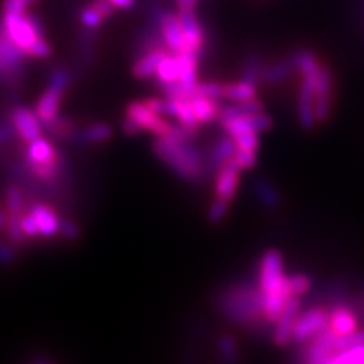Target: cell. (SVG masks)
<instances>
[{"label": "cell", "instance_id": "40", "mask_svg": "<svg viewBox=\"0 0 364 364\" xmlns=\"http://www.w3.org/2000/svg\"><path fill=\"white\" fill-rule=\"evenodd\" d=\"M164 136H168V139H173V140L181 141V143H188L190 144L193 140L196 139V129H190L187 127H182V124H179V127L170 124L168 132Z\"/></svg>", "mask_w": 364, "mask_h": 364}, {"label": "cell", "instance_id": "54", "mask_svg": "<svg viewBox=\"0 0 364 364\" xmlns=\"http://www.w3.org/2000/svg\"><path fill=\"white\" fill-rule=\"evenodd\" d=\"M5 223H6V215L2 210H0V228L5 226Z\"/></svg>", "mask_w": 364, "mask_h": 364}, {"label": "cell", "instance_id": "50", "mask_svg": "<svg viewBox=\"0 0 364 364\" xmlns=\"http://www.w3.org/2000/svg\"><path fill=\"white\" fill-rule=\"evenodd\" d=\"M122 128L124 131V134L128 135H139L143 129L139 123H136L134 119H131L129 116H127L123 119V123H122Z\"/></svg>", "mask_w": 364, "mask_h": 364}, {"label": "cell", "instance_id": "46", "mask_svg": "<svg viewBox=\"0 0 364 364\" xmlns=\"http://www.w3.org/2000/svg\"><path fill=\"white\" fill-rule=\"evenodd\" d=\"M20 225H21V230H23V232H25L26 237H37V235H40L38 225H37L36 219H33V215L31 213H25V214L21 215Z\"/></svg>", "mask_w": 364, "mask_h": 364}, {"label": "cell", "instance_id": "28", "mask_svg": "<svg viewBox=\"0 0 364 364\" xmlns=\"http://www.w3.org/2000/svg\"><path fill=\"white\" fill-rule=\"evenodd\" d=\"M41 127L50 135L56 136V139H60V140H70V136L76 131L73 120H70L68 117H64V116H61V117L56 116L52 120L43 122Z\"/></svg>", "mask_w": 364, "mask_h": 364}, {"label": "cell", "instance_id": "29", "mask_svg": "<svg viewBox=\"0 0 364 364\" xmlns=\"http://www.w3.org/2000/svg\"><path fill=\"white\" fill-rule=\"evenodd\" d=\"M255 96H257L255 84L240 81V82L223 85V97H226L231 102H245L249 99H254Z\"/></svg>", "mask_w": 364, "mask_h": 364}, {"label": "cell", "instance_id": "9", "mask_svg": "<svg viewBox=\"0 0 364 364\" xmlns=\"http://www.w3.org/2000/svg\"><path fill=\"white\" fill-rule=\"evenodd\" d=\"M301 313V302L299 298H290L281 314L275 321V328H273V341L278 346H287L291 341L293 326L296 322V317Z\"/></svg>", "mask_w": 364, "mask_h": 364}, {"label": "cell", "instance_id": "7", "mask_svg": "<svg viewBox=\"0 0 364 364\" xmlns=\"http://www.w3.org/2000/svg\"><path fill=\"white\" fill-rule=\"evenodd\" d=\"M336 338L337 336L329 328H325L322 333L306 341L304 360L310 364H328L336 355Z\"/></svg>", "mask_w": 364, "mask_h": 364}, {"label": "cell", "instance_id": "35", "mask_svg": "<svg viewBox=\"0 0 364 364\" xmlns=\"http://www.w3.org/2000/svg\"><path fill=\"white\" fill-rule=\"evenodd\" d=\"M261 72H263V63L258 58V56H250L246 60L243 73H242V81L250 82V84H258L261 81Z\"/></svg>", "mask_w": 364, "mask_h": 364}, {"label": "cell", "instance_id": "33", "mask_svg": "<svg viewBox=\"0 0 364 364\" xmlns=\"http://www.w3.org/2000/svg\"><path fill=\"white\" fill-rule=\"evenodd\" d=\"M328 364H364V345H357L338 352Z\"/></svg>", "mask_w": 364, "mask_h": 364}, {"label": "cell", "instance_id": "31", "mask_svg": "<svg viewBox=\"0 0 364 364\" xmlns=\"http://www.w3.org/2000/svg\"><path fill=\"white\" fill-rule=\"evenodd\" d=\"M254 190H255L257 198L263 202L267 208H277L281 203L279 193L270 184V182L264 179H257L254 184Z\"/></svg>", "mask_w": 364, "mask_h": 364}, {"label": "cell", "instance_id": "53", "mask_svg": "<svg viewBox=\"0 0 364 364\" xmlns=\"http://www.w3.org/2000/svg\"><path fill=\"white\" fill-rule=\"evenodd\" d=\"M179 11H195L198 0H176Z\"/></svg>", "mask_w": 364, "mask_h": 364}, {"label": "cell", "instance_id": "52", "mask_svg": "<svg viewBox=\"0 0 364 364\" xmlns=\"http://www.w3.org/2000/svg\"><path fill=\"white\" fill-rule=\"evenodd\" d=\"M109 2L114 5V8L129 11V9H132L135 6L136 0H109Z\"/></svg>", "mask_w": 364, "mask_h": 364}, {"label": "cell", "instance_id": "51", "mask_svg": "<svg viewBox=\"0 0 364 364\" xmlns=\"http://www.w3.org/2000/svg\"><path fill=\"white\" fill-rule=\"evenodd\" d=\"M16 258L14 249L8 245H0V263L8 264Z\"/></svg>", "mask_w": 364, "mask_h": 364}, {"label": "cell", "instance_id": "47", "mask_svg": "<svg viewBox=\"0 0 364 364\" xmlns=\"http://www.w3.org/2000/svg\"><path fill=\"white\" fill-rule=\"evenodd\" d=\"M60 232L68 238V240H76V238L79 237V228L76 226V223H73L72 220L68 219H61L60 220Z\"/></svg>", "mask_w": 364, "mask_h": 364}, {"label": "cell", "instance_id": "39", "mask_svg": "<svg viewBox=\"0 0 364 364\" xmlns=\"http://www.w3.org/2000/svg\"><path fill=\"white\" fill-rule=\"evenodd\" d=\"M234 143H235V149H242V151H250V152H257L258 149V134L257 132H243V134H237L232 136Z\"/></svg>", "mask_w": 364, "mask_h": 364}, {"label": "cell", "instance_id": "34", "mask_svg": "<svg viewBox=\"0 0 364 364\" xmlns=\"http://www.w3.org/2000/svg\"><path fill=\"white\" fill-rule=\"evenodd\" d=\"M6 208L9 214H25V195L20 187L11 186L6 190Z\"/></svg>", "mask_w": 364, "mask_h": 364}, {"label": "cell", "instance_id": "44", "mask_svg": "<svg viewBox=\"0 0 364 364\" xmlns=\"http://www.w3.org/2000/svg\"><path fill=\"white\" fill-rule=\"evenodd\" d=\"M232 159L235 161V164L240 167V170L250 168V167H254L257 163V152L235 149Z\"/></svg>", "mask_w": 364, "mask_h": 364}, {"label": "cell", "instance_id": "6", "mask_svg": "<svg viewBox=\"0 0 364 364\" xmlns=\"http://www.w3.org/2000/svg\"><path fill=\"white\" fill-rule=\"evenodd\" d=\"M328 322L329 313L322 306H313V309L305 310L296 317L291 340L296 341V343L304 345L318 333H322L325 328H328Z\"/></svg>", "mask_w": 364, "mask_h": 364}, {"label": "cell", "instance_id": "21", "mask_svg": "<svg viewBox=\"0 0 364 364\" xmlns=\"http://www.w3.org/2000/svg\"><path fill=\"white\" fill-rule=\"evenodd\" d=\"M178 61H179V82L188 90H195L198 84V60L199 55L191 52H178Z\"/></svg>", "mask_w": 364, "mask_h": 364}, {"label": "cell", "instance_id": "10", "mask_svg": "<svg viewBox=\"0 0 364 364\" xmlns=\"http://www.w3.org/2000/svg\"><path fill=\"white\" fill-rule=\"evenodd\" d=\"M127 116L139 123L141 129L151 131L156 136H164L168 132L170 123H167L163 116H158V114L147 108L144 102H131L127 107Z\"/></svg>", "mask_w": 364, "mask_h": 364}, {"label": "cell", "instance_id": "41", "mask_svg": "<svg viewBox=\"0 0 364 364\" xmlns=\"http://www.w3.org/2000/svg\"><path fill=\"white\" fill-rule=\"evenodd\" d=\"M20 220H21V215L20 214H9V218H6V228H8V234H9V238L13 240L14 243H21L23 240H25V232H23L21 230V225H20Z\"/></svg>", "mask_w": 364, "mask_h": 364}, {"label": "cell", "instance_id": "24", "mask_svg": "<svg viewBox=\"0 0 364 364\" xmlns=\"http://www.w3.org/2000/svg\"><path fill=\"white\" fill-rule=\"evenodd\" d=\"M190 105L193 112H195V117L198 123H210L213 120L218 119L220 105L219 100L210 99V97H202V96H195L190 99Z\"/></svg>", "mask_w": 364, "mask_h": 364}, {"label": "cell", "instance_id": "37", "mask_svg": "<svg viewBox=\"0 0 364 364\" xmlns=\"http://www.w3.org/2000/svg\"><path fill=\"white\" fill-rule=\"evenodd\" d=\"M79 20H81V25L90 31H96L102 23L105 21L104 17L97 13L93 5H88L81 9V13H79Z\"/></svg>", "mask_w": 364, "mask_h": 364}, {"label": "cell", "instance_id": "1", "mask_svg": "<svg viewBox=\"0 0 364 364\" xmlns=\"http://www.w3.org/2000/svg\"><path fill=\"white\" fill-rule=\"evenodd\" d=\"M258 287L263 293V317L267 322L275 323L284 305L291 298L279 250L270 249L261 257Z\"/></svg>", "mask_w": 364, "mask_h": 364}, {"label": "cell", "instance_id": "14", "mask_svg": "<svg viewBox=\"0 0 364 364\" xmlns=\"http://www.w3.org/2000/svg\"><path fill=\"white\" fill-rule=\"evenodd\" d=\"M298 117L301 127L305 129H313L316 127L314 116V85L310 75L302 76V84L298 96Z\"/></svg>", "mask_w": 364, "mask_h": 364}, {"label": "cell", "instance_id": "32", "mask_svg": "<svg viewBox=\"0 0 364 364\" xmlns=\"http://www.w3.org/2000/svg\"><path fill=\"white\" fill-rule=\"evenodd\" d=\"M311 286V278L305 273H294V275L287 277V287L291 298H301V296L310 291Z\"/></svg>", "mask_w": 364, "mask_h": 364}, {"label": "cell", "instance_id": "42", "mask_svg": "<svg viewBox=\"0 0 364 364\" xmlns=\"http://www.w3.org/2000/svg\"><path fill=\"white\" fill-rule=\"evenodd\" d=\"M228 208H230V200L222 199V198H215V200L213 202L210 213H208V219L211 223H219L225 214L228 213Z\"/></svg>", "mask_w": 364, "mask_h": 364}, {"label": "cell", "instance_id": "43", "mask_svg": "<svg viewBox=\"0 0 364 364\" xmlns=\"http://www.w3.org/2000/svg\"><path fill=\"white\" fill-rule=\"evenodd\" d=\"M52 53L50 44L44 40V37L33 41V44L26 50V55L29 58H48Z\"/></svg>", "mask_w": 364, "mask_h": 364}, {"label": "cell", "instance_id": "27", "mask_svg": "<svg viewBox=\"0 0 364 364\" xmlns=\"http://www.w3.org/2000/svg\"><path fill=\"white\" fill-rule=\"evenodd\" d=\"M290 60L293 63L294 70H298L302 76L305 75H311L314 73L318 67H321V63H318L317 56L314 55V52H311L310 49H299L296 50Z\"/></svg>", "mask_w": 364, "mask_h": 364}, {"label": "cell", "instance_id": "30", "mask_svg": "<svg viewBox=\"0 0 364 364\" xmlns=\"http://www.w3.org/2000/svg\"><path fill=\"white\" fill-rule=\"evenodd\" d=\"M159 82H173L179 81V61H178V55L173 53H167L161 64H159L156 75Z\"/></svg>", "mask_w": 364, "mask_h": 364}, {"label": "cell", "instance_id": "8", "mask_svg": "<svg viewBox=\"0 0 364 364\" xmlns=\"http://www.w3.org/2000/svg\"><path fill=\"white\" fill-rule=\"evenodd\" d=\"M178 18L181 23L182 37H184V49H182V52L200 55L205 48V32L195 11H179Z\"/></svg>", "mask_w": 364, "mask_h": 364}, {"label": "cell", "instance_id": "19", "mask_svg": "<svg viewBox=\"0 0 364 364\" xmlns=\"http://www.w3.org/2000/svg\"><path fill=\"white\" fill-rule=\"evenodd\" d=\"M25 156H26L25 161L38 163V164H50L61 159V154L56 151L48 140L41 139V136L29 143Z\"/></svg>", "mask_w": 364, "mask_h": 364}, {"label": "cell", "instance_id": "25", "mask_svg": "<svg viewBox=\"0 0 364 364\" xmlns=\"http://www.w3.org/2000/svg\"><path fill=\"white\" fill-rule=\"evenodd\" d=\"M294 72V67L290 58L282 60L278 63H273L267 67H263V72H261V81L273 85V84H279Z\"/></svg>", "mask_w": 364, "mask_h": 364}, {"label": "cell", "instance_id": "18", "mask_svg": "<svg viewBox=\"0 0 364 364\" xmlns=\"http://www.w3.org/2000/svg\"><path fill=\"white\" fill-rule=\"evenodd\" d=\"M168 52H170L168 49L158 48V49H154V50H149V52L140 55V58L136 60V63L132 67L134 76L139 79H147V77L155 76L159 64H161L163 58Z\"/></svg>", "mask_w": 364, "mask_h": 364}, {"label": "cell", "instance_id": "22", "mask_svg": "<svg viewBox=\"0 0 364 364\" xmlns=\"http://www.w3.org/2000/svg\"><path fill=\"white\" fill-rule=\"evenodd\" d=\"M63 95L64 93H61V91L55 90L52 87H49L44 91L43 96L38 100L37 108H36V114L38 116L41 123L52 120L53 117L58 116V109H60Z\"/></svg>", "mask_w": 364, "mask_h": 364}, {"label": "cell", "instance_id": "45", "mask_svg": "<svg viewBox=\"0 0 364 364\" xmlns=\"http://www.w3.org/2000/svg\"><path fill=\"white\" fill-rule=\"evenodd\" d=\"M37 2V0H4V13H14L21 14L26 13V9L31 4Z\"/></svg>", "mask_w": 364, "mask_h": 364}, {"label": "cell", "instance_id": "17", "mask_svg": "<svg viewBox=\"0 0 364 364\" xmlns=\"http://www.w3.org/2000/svg\"><path fill=\"white\" fill-rule=\"evenodd\" d=\"M328 328L336 336H346L357 329V316L346 305H337L329 313Z\"/></svg>", "mask_w": 364, "mask_h": 364}, {"label": "cell", "instance_id": "2", "mask_svg": "<svg viewBox=\"0 0 364 364\" xmlns=\"http://www.w3.org/2000/svg\"><path fill=\"white\" fill-rule=\"evenodd\" d=\"M218 306L228 321L235 325L252 326L263 317V293L254 284H235L219 294Z\"/></svg>", "mask_w": 364, "mask_h": 364}, {"label": "cell", "instance_id": "12", "mask_svg": "<svg viewBox=\"0 0 364 364\" xmlns=\"http://www.w3.org/2000/svg\"><path fill=\"white\" fill-rule=\"evenodd\" d=\"M11 122H13L17 134L21 136V140L31 143L41 136V122L36 111H32L26 107H17L11 114Z\"/></svg>", "mask_w": 364, "mask_h": 364}, {"label": "cell", "instance_id": "3", "mask_svg": "<svg viewBox=\"0 0 364 364\" xmlns=\"http://www.w3.org/2000/svg\"><path fill=\"white\" fill-rule=\"evenodd\" d=\"M152 147L155 155L182 179L198 182L207 175L205 159L188 143H181L168 136H158Z\"/></svg>", "mask_w": 364, "mask_h": 364}, {"label": "cell", "instance_id": "16", "mask_svg": "<svg viewBox=\"0 0 364 364\" xmlns=\"http://www.w3.org/2000/svg\"><path fill=\"white\" fill-rule=\"evenodd\" d=\"M235 152V143L231 135H225L215 143L208 154V158L205 159V170L207 173L215 175V172L230 159L234 156Z\"/></svg>", "mask_w": 364, "mask_h": 364}, {"label": "cell", "instance_id": "49", "mask_svg": "<svg viewBox=\"0 0 364 364\" xmlns=\"http://www.w3.org/2000/svg\"><path fill=\"white\" fill-rule=\"evenodd\" d=\"M17 134L13 122H2L0 123V146H4L13 140V136Z\"/></svg>", "mask_w": 364, "mask_h": 364}, {"label": "cell", "instance_id": "4", "mask_svg": "<svg viewBox=\"0 0 364 364\" xmlns=\"http://www.w3.org/2000/svg\"><path fill=\"white\" fill-rule=\"evenodd\" d=\"M25 50L11 40L0 21V85L16 88L25 77Z\"/></svg>", "mask_w": 364, "mask_h": 364}, {"label": "cell", "instance_id": "36", "mask_svg": "<svg viewBox=\"0 0 364 364\" xmlns=\"http://www.w3.org/2000/svg\"><path fill=\"white\" fill-rule=\"evenodd\" d=\"M219 352L220 357L228 363H234L238 360V346L231 334H223L219 337Z\"/></svg>", "mask_w": 364, "mask_h": 364}, {"label": "cell", "instance_id": "38", "mask_svg": "<svg viewBox=\"0 0 364 364\" xmlns=\"http://www.w3.org/2000/svg\"><path fill=\"white\" fill-rule=\"evenodd\" d=\"M195 96L219 100L220 97H223V85L218 84V82H203V84L198 82L195 90H193V97Z\"/></svg>", "mask_w": 364, "mask_h": 364}, {"label": "cell", "instance_id": "5", "mask_svg": "<svg viewBox=\"0 0 364 364\" xmlns=\"http://www.w3.org/2000/svg\"><path fill=\"white\" fill-rule=\"evenodd\" d=\"M2 23L11 37L21 50H26L33 44V41L44 37V29L38 17L29 13H4Z\"/></svg>", "mask_w": 364, "mask_h": 364}, {"label": "cell", "instance_id": "15", "mask_svg": "<svg viewBox=\"0 0 364 364\" xmlns=\"http://www.w3.org/2000/svg\"><path fill=\"white\" fill-rule=\"evenodd\" d=\"M156 26L159 29V33H161V38L166 48L175 53L182 52V49H184V37H182V29L178 14L168 13L166 9L161 18L158 20Z\"/></svg>", "mask_w": 364, "mask_h": 364}, {"label": "cell", "instance_id": "23", "mask_svg": "<svg viewBox=\"0 0 364 364\" xmlns=\"http://www.w3.org/2000/svg\"><path fill=\"white\" fill-rule=\"evenodd\" d=\"M112 129L105 123H96L91 124V127L81 129V131H75L73 135L70 136V140L75 144H95V143H102L111 139Z\"/></svg>", "mask_w": 364, "mask_h": 364}, {"label": "cell", "instance_id": "13", "mask_svg": "<svg viewBox=\"0 0 364 364\" xmlns=\"http://www.w3.org/2000/svg\"><path fill=\"white\" fill-rule=\"evenodd\" d=\"M238 182H240V167H238L231 158L230 161H226L218 172H215V198H222L231 202V199L237 193Z\"/></svg>", "mask_w": 364, "mask_h": 364}, {"label": "cell", "instance_id": "11", "mask_svg": "<svg viewBox=\"0 0 364 364\" xmlns=\"http://www.w3.org/2000/svg\"><path fill=\"white\" fill-rule=\"evenodd\" d=\"M273 120L269 117L264 112H258L252 114V116H240V117H234L231 120L222 122V127L226 131L228 135H237V134H243V132H264L272 128Z\"/></svg>", "mask_w": 364, "mask_h": 364}, {"label": "cell", "instance_id": "20", "mask_svg": "<svg viewBox=\"0 0 364 364\" xmlns=\"http://www.w3.org/2000/svg\"><path fill=\"white\" fill-rule=\"evenodd\" d=\"M33 219H36L38 225L40 235L43 237H53L56 232H60V220L56 218V214L49 208L48 205L36 203L29 211Z\"/></svg>", "mask_w": 364, "mask_h": 364}, {"label": "cell", "instance_id": "48", "mask_svg": "<svg viewBox=\"0 0 364 364\" xmlns=\"http://www.w3.org/2000/svg\"><path fill=\"white\" fill-rule=\"evenodd\" d=\"M91 5L95 6V9L102 17H104V20L109 18L114 14V11H116V8H114L109 0H93Z\"/></svg>", "mask_w": 364, "mask_h": 364}, {"label": "cell", "instance_id": "26", "mask_svg": "<svg viewBox=\"0 0 364 364\" xmlns=\"http://www.w3.org/2000/svg\"><path fill=\"white\" fill-rule=\"evenodd\" d=\"M168 102H170V116L176 117L182 127H187L190 129H198L199 123L195 117V112L191 109L190 100L168 99Z\"/></svg>", "mask_w": 364, "mask_h": 364}]
</instances>
